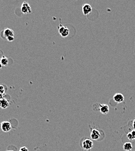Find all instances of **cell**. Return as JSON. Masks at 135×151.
<instances>
[{"instance_id": "277c9868", "label": "cell", "mask_w": 135, "mask_h": 151, "mask_svg": "<svg viewBox=\"0 0 135 151\" xmlns=\"http://www.w3.org/2000/svg\"><path fill=\"white\" fill-rule=\"evenodd\" d=\"M21 10L22 12V13L25 14H29L32 12L31 8H30L29 4L27 2H24L22 4L21 6Z\"/></svg>"}, {"instance_id": "6da1fadb", "label": "cell", "mask_w": 135, "mask_h": 151, "mask_svg": "<svg viewBox=\"0 0 135 151\" xmlns=\"http://www.w3.org/2000/svg\"><path fill=\"white\" fill-rule=\"evenodd\" d=\"M93 146V142L91 140L86 138L83 141L82 148L83 150H90Z\"/></svg>"}, {"instance_id": "9a60e30c", "label": "cell", "mask_w": 135, "mask_h": 151, "mask_svg": "<svg viewBox=\"0 0 135 151\" xmlns=\"http://www.w3.org/2000/svg\"><path fill=\"white\" fill-rule=\"evenodd\" d=\"M4 88L3 86H0V94H4Z\"/></svg>"}, {"instance_id": "d6986e66", "label": "cell", "mask_w": 135, "mask_h": 151, "mask_svg": "<svg viewBox=\"0 0 135 151\" xmlns=\"http://www.w3.org/2000/svg\"><path fill=\"white\" fill-rule=\"evenodd\" d=\"M2 67H3V65H2V64H1V62H0V69H1V68H2Z\"/></svg>"}, {"instance_id": "8992f818", "label": "cell", "mask_w": 135, "mask_h": 151, "mask_svg": "<svg viewBox=\"0 0 135 151\" xmlns=\"http://www.w3.org/2000/svg\"><path fill=\"white\" fill-rule=\"evenodd\" d=\"M114 100L116 103H121L124 100V96L120 93H116L113 96Z\"/></svg>"}, {"instance_id": "5bb4252c", "label": "cell", "mask_w": 135, "mask_h": 151, "mask_svg": "<svg viewBox=\"0 0 135 151\" xmlns=\"http://www.w3.org/2000/svg\"><path fill=\"white\" fill-rule=\"evenodd\" d=\"M7 40L10 42H11V41H13L14 40V36H8L7 37Z\"/></svg>"}, {"instance_id": "9c48e42d", "label": "cell", "mask_w": 135, "mask_h": 151, "mask_svg": "<svg viewBox=\"0 0 135 151\" xmlns=\"http://www.w3.org/2000/svg\"><path fill=\"white\" fill-rule=\"evenodd\" d=\"M10 104L6 99H1L0 100V107L3 109H6L9 106Z\"/></svg>"}, {"instance_id": "7c38bea8", "label": "cell", "mask_w": 135, "mask_h": 151, "mask_svg": "<svg viewBox=\"0 0 135 151\" xmlns=\"http://www.w3.org/2000/svg\"><path fill=\"white\" fill-rule=\"evenodd\" d=\"M0 62H1V64L3 66H6L8 65V58H7L3 56L1 58Z\"/></svg>"}, {"instance_id": "7a4b0ae2", "label": "cell", "mask_w": 135, "mask_h": 151, "mask_svg": "<svg viewBox=\"0 0 135 151\" xmlns=\"http://www.w3.org/2000/svg\"><path fill=\"white\" fill-rule=\"evenodd\" d=\"M58 32L62 37H66L69 34V29L66 27L62 26V24L59 25L58 28Z\"/></svg>"}, {"instance_id": "2e32d148", "label": "cell", "mask_w": 135, "mask_h": 151, "mask_svg": "<svg viewBox=\"0 0 135 151\" xmlns=\"http://www.w3.org/2000/svg\"><path fill=\"white\" fill-rule=\"evenodd\" d=\"M19 151H29V150H28V149L27 148L26 146H22V148H21V149H20Z\"/></svg>"}, {"instance_id": "8fae6325", "label": "cell", "mask_w": 135, "mask_h": 151, "mask_svg": "<svg viewBox=\"0 0 135 151\" xmlns=\"http://www.w3.org/2000/svg\"><path fill=\"white\" fill-rule=\"evenodd\" d=\"M4 34L5 37L6 38L8 36H14V33L13 30L8 28H7L6 29L4 30Z\"/></svg>"}, {"instance_id": "5b68a950", "label": "cell", "mask_w": 135, "mask_h": 151, "mask_svg": "<svg viewBox=\"0 0 135 151\" xmlns=\"http://www.w3.org/2000/svg\"><path fill=\"white\" fill-rule=\"evenodd\" d=\"M92 11V7L89 4H85L82 6V12L83 15H87Z\"/></svg>"}, {"instance_id": "30bf717a", "label": "cell", "mask_w": 135, "mask_h": 151, "mask_svg": "<svg viewBox=\"0 0 135 151\" xmlns=\"http://www.w3.org/2000/svg\"><path fill=\"white\" fill-rule=\"evenodd\" d=\"M123 148L125 151H131L133 148V145L132 143L129 142H125L123 144Z\"/></svg>"}, {"instance_id": "52a82bcc", "label": "cell", "mask_w": 135, "mask_h": 151, "mask_svg": "<svg viewBox=\"0 0 135 151\" xmlns=\"http://www.w3.org/2000/svg\"><path fill=\"white\" fill-rule=\"evenodd\" d=\"M99 110H100V112L102 114H106L109 112V108L108 106L106 105V104H102V105L100 104V108H99Z\"/></svg>"}, {"instance_id": "ffe728a7", "label": "cell", "mask_w": 135, "mask_h": 151, "mask_svg": "<svg viewBox=\"0 0 135 151\" xmlns=\"http://www.w3.org/2000/svg\"><path fill=\"white\" fill-rule=\"evenodd\" d=\"M7 151H13V150H7Z\"/></svg>"}, {"instance_id": "ac0fdd59", "label": "cell", "mask_w": 135, "mask_h": 151, "mask_svg": "<svg viewBox=\"0 0 135 151\" xmlns=\"http://www.w3.org/2000/svg\"><path fill=\"white\" fill-rule=\"evenodd\" d=\"M133 127L135 130V119L133 120Z\"/></svg>"}, {"instance_id": "ba28073f", "label": "cell", "mask_w": 135, "mask_h": 151, "mask_svg": "<svg viewBox=\"0 0 135 151\" xmlns=\"http://www.w3.org/2000/svg\"><path fill=\"white\" fill-rule=\"evenodd\" d=\"M100 136H101V134L100 132H99L98 130H96V129H93L90 134L91 139L93 140H97L98 139H99Z\"/></svg>"}, {"instance_id": "e0dca14e", "label": "cell", "mask_w": 135, "mask_h": 151, "mask_svg": "<svg viewBox=\"0 0 135 151\" xmlns=\"http://www.w3.org/2000/svg\"><path fill=\"white\" fill-rule=\"evenodd\" d=\"M130 133H131V134L132 135L133 137L134 138V139H135V130H132V132H130Z\"/></svg>"}, {"instance_id": "4fadbf2b", "label": "cell", "mask_w": 135, "mask_h": 151, "mask_svg": "<svg viewBox=\"0 0 135 151\" xmlns=\"http://www.w3.org/2000/svg\"><path fill=\"white\" fill-rule=\"evenodd\" d=\"M127 138H128V139L129 140H130V141H132V140H134V138L133 137L132 135L131 134L130 132H129V133H128V134H127Z\"/></svg>"}, {"instance_id": "3957f363", "label": "cell", "mask_w": 135, "mask_h": 151, "mask_svg": "<svg viewBox=\"0 0 135 151\" xmlns=\"http://www.w3.org/2000/svg\"><path fill=\"white\" fill-rule=\"evenodd\" d=\"M1 128L3 132H9L12 128L11 124L9 122H3L1 124Z\"/></svg>"}]
</instances>
